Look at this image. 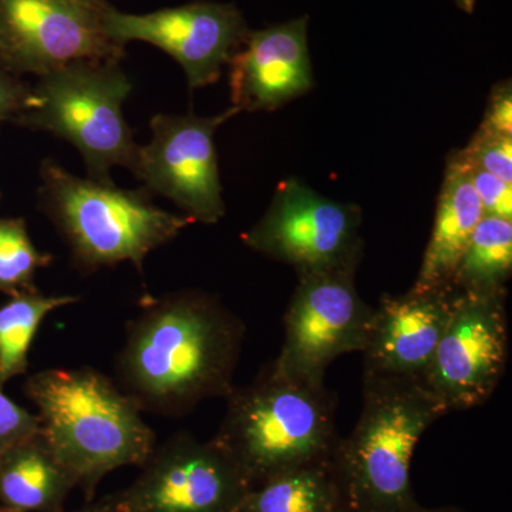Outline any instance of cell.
<instances>
[{"label": "cell", "mask_w": 512, "mask_h": 512, "mask_svg": "<svg viewBox=\"0 0 512 512\" xmlns=\"http://www.w3.org/2000/svg\"><path fill=\"white\" fill-rule=\"evenodd\" d=\"M245 325L200 291L148 298L127 323L114 382L143 413L180 417L234 390Z\"/></svg>", "instance_id": "cell-1"}, {"label": "cell", "mask_w": 512, "mask_h": 512, "mask_svg": "<svg viewBox=\"0 0 512 512\" xmlns=\"http://www.w3.org/2000/svg\"><path fill=\"white\" fill-rule=\"evenodd\" d=\"M23 393L36 406L47 446L86 503L107 474L143 466L157 446L136 402L93 367L42 370L26 379Z\"/></svg>", "instance_id": "cell-2"}, {"label": "cell", "mask_w": 512, "mask_h": 512, "mask_svg": "<svg viewBox=\"0 0 512 512\" xmlns=\"http://www.w3.org/2000/svg\"><path fill=\"white\" fill-rule=\"evenodd\" d=\"M214 436L252 487L288 468L332 457L340 441L336 399L325 384L289 376L274 360L227 397Z\"/></svg>", "instance_id": "cell-3"}, {"label": "cell", "mask_w": 512, "mask_h": 512, "mask_svg": "<svg viewBox=\"0 0 512 512\" xmlns=\"http://www.w3.org/2000/svg\"><path fill=\"white\" fill-rule=\"evenodd\" d=\"M447 414L417 380L363 379L355 429L335 451L349 512H412L419 507L410 467L427 429Z\"/></svg>", "instance_id": "cell-4"}, {"label": "cell", "mask_w": 512, "mask_h": 512, "mask_svg": "<svg viewBox=\"0 0 512 512\" xmlns=\"http://www.w3.org/2000/svg\"><path fill=\"white\" fill-rule=\"evenodd\" d=\"M40 178V210L83 272L131 262L143 274L150 252L194 224L185 215L157 207L146 188L121 190L113 183L83 180L53 160L43 161Z\"/></svg>", "instance_id": "cell-5"}, {"label": "cell", "mask_w": 512, "mask_h": 512, "mask_svg": "<svg viewBox=\"0 0 512 512\" xmlns=\"http://www.w3.org/2000/svg\"><path fill=\"white\" fill-rule=\"evenodd\" d=\"M130 79L117 60L69 64L30 84L19 126L47 131L82 154L90 180L111 184L110 170H133L138 146L123 116Z\"/></svg>", "instance_id": "cell-6"}, {"label": "cell", "mask_w": 512, "mask_h": 512, "mask_svg": "<svg viewBox=\"0 0 512 512\" xmlns=\"http://www.w3.org/2000/svg\"><path fill=\"white\" fill-rule=\"evenodd\" d=\"M140 470L124 490L100 498L104 512H237L252 488L214 440L188 431L157 444Z\"/></svg>", "instance_id": "cell-7"}, {"label": "cell", "mask_w": 512, "mask_h": 512, "mask_svg": "<svg viewBox=\"0 0 512 512\" xmlns=\"http://www.w3.org/2000/svg\"><path fill=\"white\" fill-rule=\"evenodd\" d=\"M362 214L330 200L296 178L276 188L268 211L242 235L252 251L284 262L298 276L357 268L362 255Z\"/></svg>", "instance_id": "cell-8"}, {"label": "cell", "mask_w": 512, "mask_h": 512, "mask_svg": "<svg viewBox=\"0 0 512 512\" xmlns=\"http://www.w3.org/2000/svg\"><path fill=\"white\" fill-rule=\"evenodd\" d=\"M106 0H0V64L36 77L80 62H120Z\"/></svg>", "instance_id": "cell-9"}, {"label": "cell", "mask_w": 512, "mask_h": 512, "mask_svg": "<svg viewBox=\"0 0 512 512\" xmlns=\"http://www.w3.org/2000/svg\"><path fill=\"white\" fill-rule=\"evenodd\" d=\"M356 269L299 276L285 313L284 345L274 360L289 376L325 384L333 360L362 353L375 308L357 292Z\"/></svg>", "instance_id": "cell-10"}, {"label": "cell", "mask_w": 512, "mask_h": 512, "mask_svg": "<svg viewBox=\"0 0 512 512\" xmlns=\"http://www.w3.org/2000/svg\"><path fill=\"white\" fill-rule=\"evenodd\" d=\"M507 360V291L458 292L421 383L447 413L474 409L493 396Z\"/></svg>", "instance_id": "cell-11"}, {"label": "cell", "mask_w": 512, "mask_h": 512, "mask_svg": "<svg viewBox=\"0 0 512 512\" xmlns=\"http://www.w3.org/2000/svg\"><path fill=\"white\" fill-rule=\"evenodd\" d=\"M237 107L212 117L157 114L147 146H138L133 170L148 192L163 195L202 224H217L225 215L215 131L238 114Z\"/></svg>", "instance_id": "cell-12"}, {"label": "cell", "mask_w": 512, "mask_h": 512, "mask_svg": "<svg viewBox=\"0 0 512 512\" xmlns=\"http://www.w3.org/2000/svg\"><path fill=\"white\" fill-rule=\"evenodd\" d=\"M106 30L121 46L140 40L164 50L183 67L191 90L218 82L222 67L231 62L249 35L234 5L212 2L147 15H130L109 6Z\"/></svg>", "instance_id": "cell-13"}, {"label": "cell", "mask_w": 512, "mask_h": 512, "mask_svg": "<svg viewBox=\"0 0 512 512\" xmlns=\"http://www.w3.org/2000/svg\"><path fill=\"white\" fill-rule=\"evenodd\" d=\"M458 296L453 286L383 295L362 350L363 379L417 380L429 370Z\"/></svg>", "instance_id": "cell-14"}, {"label": "cell", "mask_w": 512, "mask_h": 512, "mask_svg": "<svg viewBox=\"0 0 512 512\" xmlns=\"http://www.w3.org/2000/svg\"><path fill=\"white\" fill-rule=\"evenodd\" d=\"M308 16L249 33L229 62L232 107L272 111L312 89Z\"/></svg>", "instance_id": "cell-15"}, {"label": "cell", "mask_w": 512, "mask_h": 512, "mask_svg": "<svg viewBox=\"0 0 512 512\" xmlns=\"http://www.w3.org/2000/svg\"><path fill=\"white\" fill-rule=\"evenodd\" d=\"M483 215L466 164L456 154L448 160L433 232L413 289L426 291L453 286L458 261Z\"/></svg>", "instance_id": "cell-16"}, {"label": "cell", "mask_w": 512, "mask_h": 512, "mask_svg": "<svg viewBox=\"0 0 512 512\" xmlns=\"http://www.w3.org/2000/svg\"><path fill=\"white\" fill-rule=\"evenodd\" d=\"M76 481L47 446L42 431L0 456V508L13 512H64Z\"/></svg>", "instance_id": "cell-17"}, {"label": "cell", "mask_w": 512, "mask_h": 512, "mask_svg": "<svg viewBox=\"0 0 512 512\" xmlns=\"http://www.w3.org/2000/svg\"><path fill=\"white\" fill-rule=\"evenodd\" d=\"M237 512H349L335 454L266 478Z\"/></svg>", "instance_id": "cell-18"}, {"label": "cell", "mask_w": 512, "mask_h": 512, "mask_svg": "<svg viewBox=\"0 0 512 512\" xmlns=\"http://www.w3.org/2000/svg\"><path fill=\"white\" fill-rule=\"evenodd\" d=\"M80 301L77 295H46L35 289L10 296L0 306V387L28 372L30 348L43 320Z\"/></svg>", "instance_id": "cell-19"}, {"label": "cell", "mask_w": 512, "mask_h": 512, "mask_svg": "<svg viewBox=\"0 0 512 512\" xmlns=\"http://www.w3.org/2000/svg\"><path fill=\"white\" fill-rule=\"evenodd\" d=\"M512 272V221L483 215L454 272L461 293L507 291Z\"/></svg>", "instance_id": "cell-20"}, {"label": "cell", "mask_w": 512, "mask_h": 512, "mask_svg": "<svg viewBox=\"0 0 512 512\" xmlns=\"http://www.w3.org/2000/svg\"><path fill=\"white\" fill-rule=\"evenodd\" d=\"M52 261V255L35 247L23 218H0V293L35 291L36 272Z\"/></svg>", "instance_id": "cell-21"}, {"label": "cell", "mask_w": 512, "mask_h": 512, "mask_svg": "<svg viewBox=\"0 0 512 512\" xmlns=\"http://www.w3.org/2000/svg\"><path fill=\"white\" fill-rule=\"evenodd\" d=\"M458 154L467 164L512 184V136L480 128L471 143Z\"/></svg>", "instance_id": "cell-22"}, {"label": "cell", "mask_w": 512, "mask_h": 512, "mask_svg": "<svg viewBox=\"0 0 512 512\" xmlns=\"http://www.w3.org/2000/svg\"><path fill=\"white\" fill-rule=\"evenodd\" d=\"M463 163L466 164L471 184L480 198L483 214L487 217L512 221V184L505 183L500 178L494 177L493 174L467 164L464 160Z\"/></svg>", "instance_id": "cell-23"}, {"label": "cell", "mask_w": 512, "mask_h": 512, "mask_svg": "<svg viewBox=\"0 0 512 512\" xmlns=\"http://www.w3.org/2000/svg\"><path fill=\"white\" fill-rule=\"evenodd\" d=\"M40 419L13 402L0 387V456L10 447L40 433Z\"/></svg>", "instance_id": "cell-24"}, {"label": "cell", "mask_w": 512, "mask_h": 512, "mask_svg": "<svg viewBox=\"0 0 512 512\" xmlns=\"http://www.w3.org/2000/svg\"><path fill=\"white\" fill-rule=\"evenodd\" d=\"M30 84L0 64V123H16L25 107Z\"/></svg>", "instance_id": "cell-25"}, {"label": "cell", "mask_w": 512, "mask_h": 512, "mask_svg": "<svg viewBox=\"0 0 512 512\" xmlns=\"http://www.w3.org/2000/svg\"><path fill=\"white\" fill-rule=\"evenodd\" d=\"M481 130L512 136L511 83L504 82L491 94Z\"/></svg>", "instance_id": "cell-26"}, {"label": "cell", "mask_w": 512, "mask_h": 512, "mask_svg": "<svg viewBox=\"0 0 512 512\" xmlns=\"http://www.w3.org/2000/svg\"><path fill=\"white\" fill-rule=\"evenodd\" d=\"M0 512H13L8 510H3V508H0ZM66 512V511H64ZM72 512H104V505L101 503V500H93L90 501V503L84 504V507L79 508V510L72 511Z\"/></svg>", "instance_id": "cell-27"}, {"label": "cell", "mask_w": 512, "mask_h": 512, "mask_svg": "<svg viewBox=\"0 0 512 512\" xmlns=\"http://www.w3.org/2000/svg\"><path fill=\"white\" fill-rule=\"evenodd\" d=\"M412 512H468V511L463 510V508L450 507V505H447V507H436V508H426V507H423V505H419V507L414 508V510Z\"/></svg>", "instance_id": "cell-28"}, {"label": "cell", "mask_w": 512, "mask_h": 512, "mask_svg": "<svg viewBox=\"0 0 512 512\" xmlns=\"http://www.w3.org/2000/svg\"><path fill=\"white\" fill-rule=\"evenodd\" d=\"M458 8L467 13H473L476 8V0H456Z\"/></svg>", "instance_id": "cell-29"}]
</instances>
